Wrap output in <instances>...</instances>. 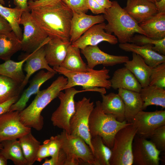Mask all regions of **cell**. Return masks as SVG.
<instances>
[{"label": "cell", "instance_id": "d6a6232c", "mask_svg": "<svg viewBox=\"0 0 165 165\" xmlns=\"http://www.w3.org/2000/svg\"><path fill=\"white\" fill-rule=\"evenodd\" d=\"M25 10L17 6L13 8L6 7L0 3V15L11 26L12 31L20 40L23 37L20 21L23 12Z\"/></svg>", "mask_w": 165, "mask_h": 165}, {"label": "cell", "instance_id": "6da1fadb", "mask_svg": "<svg viewBox=\"0 0 165 165\" xmlns=\"http://www.w3.org/2000/svg\"><path fill=\"white\" fill-rule=\"evenodd\" d=\"M30 11L35 21L48 37L70 41L73 11L62 0Z\"/></svg>", "mask_w": 165, "mask_h": 165}, {"label": "cell", "instance_id": "f5cc1de1", "mask_svg": "<svg viewBox=\"0 0 165 165\" xmlns=\"http://www.w3.org/2000/svg\"><path fill=\"white\" fill-rule=\"evenodd\" d=\"M3 146L1 143H0V149H1L3 148Z\"/></svg>", "mask_w": 165, "mask_h": 165}, {"label": "cell", "instance_id": "7402d4cb", "mask_svg": "<svg viewBox=\"0 0 165 165\" xmlns=\"http://www.w3.org/2000/svg\"><path fill=\"white\" fill-rule=\"evenodd\" d=\"M111 87L123 89L139 93L142 87L133 74L125 67L117 69L110 80Z\"/></svg>", "mask_w": 165, "mask_h": 165}, {"label": "cell", "instance_id": "836d02e7", "mask_svg": "<svg viewBox=\"0 0 165 165\" xmlns=\"http://www.w3.org/2000/svg\"><path fill=\"white\" fill-rule=\"evenodd\" d=\"M91 143L96 165H110L111 149L104 143L101 137L97 135L92 137Z\"/></svg>", "mask_w": 165, "mask_h": 165}, {"label": "cell", "instance_id": "5bb4252c", "mask_svg": "<svg viewBox=\"0 0 165 165\" xmlns=\"http://www.w3.org/2000/svg\"><path fill=\"white\" fill-rule=\"evenodd\" d=\"M104 22L95 24L88 29L72 45L83 49L88 46H94L102 42H106L112 45L118 43V39L114 35L107 33Z\"/></svg>", "mask_w": 165, "mask_h": 165}, {"label": "cell", "instance_id": "ee69618b", "mask_svg": "<svg viewBox=\"0 0 165 165\" xmlns=\"http://www.w3.org/2000/svg\"><path fill=\"white\" fill-rule=\"evenodd\" d=\"M19 98V96H16L3 103L0 104V115L9 111L10 106L15 103Z\"/></svg>", "mask_w": 165, "mask_h": 165}, {"label": "cell", "instance_id": "f1b7e54d", "mask_svg": "<svg viewBox=\"0 0 165 165\" xmlns=\"http://www.w3.org/2000/svg\"><path fill=\"white\" fill-rule=\"evenodd\" d=\"M3 148L0 153L7 160H11L15 165H27V163L19 141L6 140L1 143Z\"/></svg>", "mask_w": 165, "mask_h": 165}, {"label": "cell", "instance_id": "c3c4849f", "mask_svg": "<svg viewBox=\"0 0 165 165\" xmlns=\"http://www.w3.org/2000/svg\"><path fill=\"white\" fill-rule=\"evenodd\" d=\"M97 3L105 9L110 7L112 4V2L109 0H95Z\"/></svg>", "mask_w": 165, "mask_h": 165}, {"label": "cell", "instance_id": "4fadbf2b", "mask_svg": "<svg viewBox=\"0 0 165 165\" xmlns=\"http://www.w3.org/2000/svg\"><path fill=\"white\" fill-rule=\"evenodd\" d=\"M131 123L137 130V134L148 138L155 130L165 125V110H142L134 117Z\"/></svg>", "mask_w": 165, "mask_h": 165}, {"label": "cell", "instance_id": "ab89813d", "mask_svg": "<svg viewBox=\"0 0 165 165\" xmlns=\"http://www.w3.org/2000/svg\"><path fill=\"white\" fill-rule=\"evenodd\" d=\"M72 10L76 13H86L88 9L87 0H61Z\"/></svg>", "mask_w": 165, "mask_h": 165}, {"label": "cell", "instance_id": "cb8c5ba5", "mask_svg": "<svg viewBox=\"0 0 165 165\" xmlns=\"http://www.w3.org/2000/svg\"><path fill=\"white\" fill-rule=\"evenodd\" d=\"M139 25L149 38L155 40L165 38V12L158 13Z\"/></svg>", "mask_w": 165, "mask_h": 165}, {"label": "cell", "instance_id": "ba28073f", "mask_svg": "<svg viewBox=\"0 0 165 165\" xmlns=\"http://www.w3.org/2000/svg\"><path fill=\"white\" fill-rule=\"evenodd\" d=\"M75 112L69 122L70 134L82 138L89 146L93 153L89 120L94 107V102H90V98L84 97L81 100L75 101Z\"/></svg>", "mask_w": 165, "mask_h": 165}, {"label": "cell", "instance_id": "f546056e", "mask_svg": "<svg viewBox=\"0 0 165 165\" xmlns=\"http://www.w3.org/2000/svg\"><path fill=\"white\" fill-rule=\"evenodd\" d=\"M27 59L24 55L22 60L18 62L10 59L5 61L0 64V75L9 78L21 84L25 78L22 67Z\"/></svg>", "mask_w": 165, "mask_h": 165}, {"label": "cell", "instance_id": "603a6c76", "mask_svg": "<svg viewBox=\"0 0 165 165\" xmlns=\"http://www.w3.org/2000/svg\"><path fill=\"white\" fill-rule=\"evenodd\" d=\"M118 90V94L124 104L125 120L128 123H131L134 117L142 110L143 102L140 93L121 88Z\"/></svg>", "mask_w": 165, "mask_h": 165}, {"label": "cell", "instance_id": "30bf717a", "mask_svg": "<svg viewBox=\"0 0 165 165\" xmlns=\"http://www.w3.org/2000/svg\"><path fill=\"white\" fill-rule=\"evenodd\" d=\"M64 90V92L61 91L57 96L60 104L52 113L51 120L54 126L70 134V120L75 112L74 96L79 93L91 91L86 90H77L73 87L68 88Z\"/></svg>", "mask_w": 165, "mask_h": 165}, {"label": "cell", "instance_id": "9c48e42d", "mask_svg": "<svg viewBox=\"0 0 165 165\" xmlns=\"http://www.w3.org/2000/svg\"><path fill=\"white\" fill-rule=\"evenodd\" d=\"M20 24L23 25L24 29L21 40V50L27 53L45 45L50 39L35 21L29 11L23 12Z\"/></svg>", "mask_w": 165, "mask_h": 165}, {"label": "cell", "instance_id": "7dc6e473", "mask_svg": "<svg viewBox=\"0 0 165 165\" xmlns=\"http://www.w3.org/2000/svg\"><path fill=\"white\" fill-rule=\"evenodd\" d=\"M59 155L61 156L63 159V163L62 165H64L66 160L67 156L65 153L61 149H60ZM42 165H53L51 158L50 159H46Z\"/></svg>", "mask_w": 165, "mask_h": 165}, {"label": "cell", "instance_id": "b9f144b4", "mask_svg": "<svg viewBox=\"0 0 165 165\" xmlns=\"http://www.w3.org/2000/svg\"><path fill=\"white\" fill-rule=\"evenodd\" d=\"M61 0H29L28 6L30 10L35 8L53 5Z\"/></svg>", "mask_w": 165, "mask_h": 165}, {"label": "cell", "instance_id": "7a4b0ae2", "mask_svg": "<svg viewBox=\"0 0 165 165\" xmlns=\"http://www.w3.org/2000/svg\"><path fill=\"white\" fill-rule=\"evenodd\" d=\"M67 79L63 76L58 77L46 89L40 90L32 102L27 108L20 112L21 122L25 126L41 130L43 126V118L41 113L43 109L64 90Z\"/></svg>", "mask_w": 165, "mask_h": 165}, {"label": "cell", "instance_id": "2e32d148", "mask_svg": "<svg viewBox=\"0 0 165 165\" xmlns=\"http://www.w3.org/2000/svg\"><path fill=\"white\" fill-rule=\"evenodd\" d=\"M56 74L49 71L41 70L34 76L28 87L24 91L18 100L10 107L9 111L20 112L25 108L31 97L36 94L41 86L46 81L52 78Z\"/></svg>", "mask_w": 165, "mask_h": 165}, {"label": "cell", "instance_id": "484cf974", "mask_svg": "<svg viewBox=\"0 0 165 165\" xmlns=\"http://www.w3.org/2000/svg\"><path fill=\"white\" fill-rule=\"evenodd\" d=\"M101 94L102 98L101 106L104 112L114 116L119 121L125 120L124 103L118 94L111 92L106 95Z\"/></svg>", "mask_w": 165, "mask_h": 165}, {"label": "cell", "instance_id": "44dd1931", "mask_svg": "<svg viewBox=\"0 0 165 165\" xmlns=\"http://www.w3.org/2000/svg\"><path fill=\"white\" fill-rule=\"evenodd\" d=\"M71 44L70 41L50 38L44 46L45 57L48 64L53 67L61 66Z\"/></svg>", "mask_w": 165, "mask_h": 165}, {"label": "cell", "instance_id": "83f0119b", "mask_svg": "<svg viewBox=\"0 0 165 165\" xmlns=\"http://www.w3.org/2000/svg\"><path fill=\"white\" fill-rule=\"evenodd\" d=\"M139 93L143 102L142 110L152 105L165 108V89L156 86L148 85L142 87Z\"/></svg>", "mask_w": 165, "mask_h": 165}, {"label": "cell", "instance_id": "1f68e13d", "mask_svg": "<svg viewBox=\"0 0 165 165\" xmlns=\"http://www.w3.org/2000/svg\"><path fill=\"white\" fill-rule=\"evenodd\" d=\"M27 165H32L36 161V156L41 142L33 135L31 132L19 139Z\"/></svg>", "mask_w": 165, "mask_h": 165}, {"label": "cell", "instance_id": "8d00e7d4", "mask_svg": "<svg viewBox=\"0 0 165 165\" xmlns=\"http://www.w3.org/2000/svg\"><path fill=\"white\" fill-rule=\"evenodd\" d=\"M165 89V62L152 68L149 84Z\"/></svg>", "mask_w": 165, "mask_h": 165}, {"label": "cell", "instance_id": "e0dca14e", "mask_svg": "<svg viewBox=\"0 0 165 165\" xmlns=\"http://www.w3.org/2000/svg\"><path fill=\"white\" fill-rule=\"evenodd\" d=\"M103 15H88L85 13H77L73 11L71 21L70 41L73 43L92 26L103 22Z\"/></svg>", "mask_w": 165, "mask_h": 165}, {"label": "cell", "instance_id": "8fae6325", "mask_svg": "<svg viewBox=\"0 0 165 165\" xmlns=\"http://www.w3.org/2000/svg\"><path fill=\"white\" fill-rule=\"evenodd\" d=\"M161 152L151 141L136 134L132 144L133 164L159 165Z\"/></svg>", "mask_w": 165, "mask_h": 165}, {"label": "cell", "instance_id": "bcb514c9", "mask_svg": "<svg viewBox=\"0 0 165 165\" xmlns=\"http://www.w3.org/2000/svg\"><path fill=\"white\" fill-rule=\"evenodd\" d=\"M12 31L9 23L0 15V32H8Z\"/></svg>", "mask_w": 165, "mask_h": 165}, {"label": "cell", "instance_id": "5b68a950", "mask_svg": "<svg viewBox=\"0 0 165 165\" xmlns=\"http://www.w3.org/2000/svg\"><path fill=\"white\" fill-rule=\"evenodd\" d=\"M131 123L126 120L119 121L114 116L105 113L102 108L101 102L98 101L90 116L89 131L91 137L101 136L104 143L111 149L117 132Z\"/></svg>", "mask_w": 165, "mask_h": 165}, {"label": "cell", "instance_id": "ffe728a7", "mask_svg": "<svg viewBox=\"0 0 165 165\" xmlns=\"http://www.w3.org/2000/svg\"><path fill=\"white\" fill-rule=\"evenodd\" d=\"M119 48L126 52L134 53L139 55L145 63L152 68L165 62V56L152 49V45L147 44L140 46L134 43H119Z\"/></svg>", "mask_w": 165, "mask_h": 165}, {"label": "cell", "instance_id": "f907efd6", "mask_svg": "<svg viewBox=\"0 0 165 165\" xmlns=\"http://www.w3.org/2000/svg\"><path fill=\"white\" fill-rule=\"evenodd\" d=\"M7 160L0 153V165H6Z\"/></svg>", "mask_w": 165, "mask_h": 165}, {"label": "cell", "instance_id": "52a82bcc", "mask_svg": "<svg viewBox=\"0 0 165 165\" xmlns=\"http://www.w3.org/2000/svg\"><path fill=\"white\" fill-rule=\"evenodd\" d=\"M136 134L137 130L132 123L117 132L111 149L110 165L133 164L132 144Z\"/></svg>", "mask_w": 165, "mask_h": 165}, {"label": "cell", "instance_id": "7c38bea8", "mask_svg": "<svg viewBox=\"0 0 165 165\" xmlns=\"http://www.w3.org/2000/svg\"><path fill=\"white\" fill-rule=\"evenodd\" d=\"M19 111H8L0 115V143L2 141L19 139L31 132L20 120Z\"/></svg>", "mask_w": 165, "mask_h": 165}, {"label": "cell", "instance_id": "ac0fdd59", "mask_svg": "<svg viewBox=\"0 0 165 165\" xmlns=\"http://www.w3.org/2000/svg\"><path fill=\"white\" fill-rule=\"evenodd\" d=\"M45 45L40 46L31 53L24 55L27 57L24 67V70L26 74L24 81L20 84L22 90L27 85L31 76L38 70L45 69L47 71L57 73L53 68L50 67L46 60Z\"/></svg>", "mask_w": 165, "mask_h": 165}, {"label": "cell", "instance_id": "681fc988", "mask_svg": "<svg viewBox=\"0 0 165 165\" xmlns=\"http://www.w3.org/2000/svg\"><path fill=\"white\" fill-rule=\"evenodd\" d=\"M155 4L158 13L165 12V0H160Z\"/></svg>", "mask_w": 165, "mask_h": 165}, {"label": "cell", "instance_id": "60d3db41", "mask_svg": "<svg viewBox=\"0 0 165 165\" xmlns=\"http://www.w3.org/2000/svg\"><path fill=\"white\" fill-rule=\"evenodd\" d=\"M49 141V139L46 140L42 145H40L37 154L36 161L41 162L43 159L50 156L48 152Z\"/></svg>", "mask_w": 165, "mask_h": 165}, {"label": "cell", "instance_id": "e575fe53", "mask_svg": "<svg viewBox=\"0 0 165 165\" xmlns=\"http://www.w3.org/2000/svg\"><path fill=\"white\" fill-rule=\"evenodd\" d=\"M20 86L11 79L0 75V104L19 96L22 90Z\"/></svg>", "mask_w": 165, "mask_h": 165}, {"label": "cell", "instance_id": "8992f818", "mask_svg": "<svg viewBox=\"0 0 165 165\" xmlns=\"http://www.w3.org/2000/svg\"><path fill=\"white\" fill-rule=\"evenodd\" d=\"M57 136L67 156L64 165H96L92 150L82 138L64 130Z\"/></svg>", "mask_w": 165, "mask_h": 165}, {"label": "cell", "instance_id": "7bdbcfd3", "mask_svg": "<svg viewBox=\"0 0 165 165\" xmlns=\"http://www.w3.org/2000/svg\"><path fill=\"white\" fill-rule=\"evenodd\" d=\"M87 8L94 14H104L105 9L101 6L95 0H87Z\"/></svg>", "mask_w": 165, "mask_h": 165}, {"label": "cell", "instance_id": "9a60e30c", "mask_svg": "<svg viewBox=\"0 0 165 165\" xmlns=\"http://www.w3.org/2000/svg\"><path fill=\"white\" fill-rule=\"evenodd\" d=\"M81 51L86 59L88 68L91 69L99 64L112 66L125 63L129 60L127 56L114 55L105 53L97 45L87 46Z\"/></svg>", "mask_w": 165, "mask_h": 165}, {"label": "cell", "instance_id": "4dcf8cb0", "mask_svg": "<svg viewBox=\"0 0 165 165\" xmlns=\"http://www.w3.org/2000/svg\"><path fill=\"white\" fill-rule=\"evenodd\" d=\"M80 49L70 45L61 66L73 71L86 72L88 71L90 69L82 59Z\"/></svg>", "mask_w": 165, "mask_h": 165}, {"label": "cell", "instance_id": "f6af8a7d", "mask_svg": "<svg viewBox=\"0 0 165 165\" xmlns=\"http://www.w3.org/2000/svg\"><path fill=\"white\" fill-rule=\"evenodd\" d=\"M29 0H14V3L16 6L24 9L25 11H30L28 6V2ZM0 3L4 5L5 2L4 0H0Z\"/></svg>", "mask_w": 165, "mask_h": 165}, {"label": "cell", "instance_id": "f35d334b", "mask_svg": "<svg viewBox=\"0 0 165 165\" xmlns=\"http://www.w3.org/2000/svg\"><path fill=\"white\" fill-rule=\"evenodd\" d=\"M50 139L48 152L50 156L52 158L57 165L59 163V155L61 149L60 144L57 135L51 136Z\"/></svg>", "mask_w": 165, "mask_h": 165}, {"label": "cell", "instance_id": "74e56055", "mask_svg": "<svg viewBox=\"0 0 165 165\" xmlns=\"http://www.w3.org/2000/svg\"><path fill=\"white\" fill-rule=\"evenodd\" d=\"M148 138L156 148L161 152L165 151V125L160 126L151 134Z\"/></svg>", "mask_w": 165, "mask_h": 165}, {"label": "cell", "instance_id": "4316f807", "mask_svg": "<svg viewBox=\"0 0 165 165\" xmlns=\"http://www.w3.org/2000/svg\"><path fill=\"white\" fill-rule=\"evenodd\" d=\"M21 40L12 31L0 32V59L10 60L13 55L21 50Z\"/></svg>", "mask_w": 165, "mask_h": 165}, {"label": "cell", "instance_id": "d6986e66", "mask_svg": "<svg viewBox=\"0 0 165 165\" xmlns=\"http://www.w3.org/2000/svg\"><path fill=\"white\" fill-rule=\"evenodd\" d=\"M123 8L139 24L158 13L155 4L147 0H127Z\"/></svg>", "mask_w": 165, "mask_h": 165}, {"label": "cell", "instance_id": "d4e9b609", "mask_svg": "<svg viewBox=\"0 0 165 165\" xmlns=\"http://www.w3.org/2000/svg\"><path fill=\"white\" fill-rule=\"evenodd\" d=\"M132 59L124 63V67L134 75L142 87L149 85L152 68L139 55L132 53Z\"/></svg>", "mask_w": 165, "mask_h": 165}, {"label": "cell", "instance_id": "277c9868", "mask_svg": "<svg viewBox=\"0 0 165 165\" xmlns=\"http://www.w3.org/2000/svg\"><path fill=\"white\" fill-rule=\"evenodd\" d=\"M53 69L60 74L64 75L67 79V83L64 89L76 86H81L83 90H89L105 94V89L111 88L109 70L105 67L101 69H90L86 72H79L68 70L61 67H53Z\"/></svg>", "mask_w": 165, "mask_h": 165}, {"label": "cell", "instance_id": "816d5d0a", "mask_svg": "<svg viewBox=\"0 0 165 165\" xmlns=\"http://www.w3.org/2000/svg\"><path fill=\"white\" fill-rule=\"evenodd\" d=\"M147 0L149 1L150 2H151L155 3L156 2H158L160 1V0Z\"/></svg>", "mask_w": 165, "mask_h": 165}, {"label": "cell", "instance_id": "d590c367", "mask_svg": "<svg viewBox=\"0 0 165 165\" xmlns=\"http://www.w3.org/2000/svg\"><path fill=\"white\" fill-rule=\"evenodd\" d=\"M130 42L141 46L147 44L152 45V49L162 55H165V38L159 40H155L142 34L134 35Z\"/></svg>", "mask_w": 165, "mask_h": 165}, {"label": "cell", "instance_id": "3957f363", "mask_svg": "<svg viewBox=\"0 0 165 165\" xmlns=\"http://www.w3.org/2000/svg\"><path fill=\"white\" fill-rule=\"evenodd\" d=\"M105 9L103 16L108 22L105 30L107 33H113L120 43L130 42L136 33L145 35L136 21L116 1H112L111 6Z\"/></svg>", "mask_w": 165, "mask_h": 165}]
</instances>
